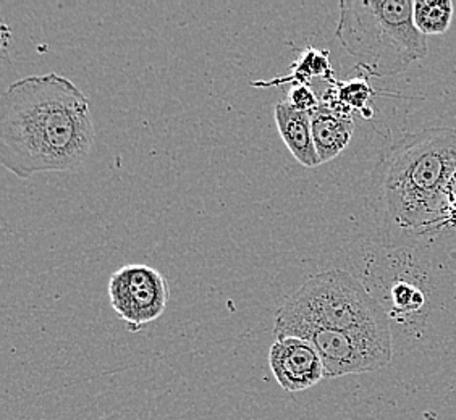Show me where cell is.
Here are the masks:
<instances>
[{
  "instance_id": "cell-1",
  "label": "cell",
  "mask_w": 456,
  "mask_h": 420,
  "mask_svg": "<svg viewBox=\"0 0 456 420\" xmlns=\"http://www.w3.org/2000/svg\"><path fill=\"white\" fill-rule=\"evenodd\" d=\"M93 142L88 97L55 71L17 79L0 97V162L21 180L77 170Z\"/></svg>"
},
{
  "instance_id": "cell-2",
  "label": "cell",
  "mask_w": 456,
  "mask_h": 420,
  "mask_svg": "<svg viewBox=\"0 0 456 420\" xmlns=\"http://www.w3.org/2000/svg\"><path fill=\"white\" fill-rule=\"evenodd\" d=\"M376 186L387 227L428 231L445 217L456 194V130L406 134L386 150Z\"/></svg>"
},
{
  "instance_id": "cell-3",
  "label": "cell",
  "mask_w": 456,
  "mask_h": 420,
  "mask_svg": "<svg viewBox=\"0 0 456 420\" xmlns=\"http://www.w3.org/2000/svg\"><path fill=\"white\" fill-rule=\"evenodd\" d=\"M295 325L348 333L394 352L384 307L348 271H319L293 291L275 314L273 333Z\"/></svg>"
},
{
  "instance_id": "cell-4",
  "label": "cell",
  "mask_w": 456,
  "mask_h": 420,
  "mask_svg": "<svg viewBox=\"0 0 456 420\" xmlns=\"http://www.w3.org/2000/svg\"><path fill=\"white\" fill-rule=\"evenodd\" d=\"M335 36L369 77L400 75L428 55L412 0H342Z\"/></svg>"
},
{
  "instance_id": "cell-5",
  "label": "cell",
  "mask_w": 456,
  "mask_h": 420,
  "mask_svg": "<svg viewBox=\"0 0 456 420\" xmlns=\"http://www.w3.org/2000/svg\"><path fill=\"white\" fill-rule=\"evenodd\" d=\"M109 298L126 330L138 333L166 312L170 288L158 269L132 263L112 273Z\"/></svg>"
},
{
  "instance_id": "cell-6",
  "label": "cell",
  "mask_w": 456,
  "mask_h": 420,
  "mask_svg": "<svg viewBox=\"0 0 456 420\" xmlns=\"http://www.w3.org/2000/svg\"><path fill=\"white\" fill-rule=\"evenodd\" d=\"M279 336H297L311 343L316 348L322 364L325 378L356 376L387 368L394 352L379 348L348 333L335 332L309 325H295L273 333Z\"/></svg>"
},
{
  "instance_id": "cell-7",
  "label": "cell",
  "mask_w": 456,
  "mask_h": 420,
  "mask_svg": "<svg viewBox=\"0 0 456 420\" xmlns=\"http://www.w3.org/2000/svg\"><path fill=\"white\" fill-rule=\"evenodd\" d=\"M269 366L277 384L289 393L305 392L325 378L324 364L311 343L279 336L269 350Z\"/></svg>"
},
{
  "instance_id": "cell-8",
  "label": "cell",
  "mask_w": 456,
  "mask_h": 420,
  "mask_svg": "<svg viewBox=\"0 0 456 420\" xmlns=\"http://www.w3.org/2000/svg\"><path fill=\"white\" fill-rule=\"evenodd\" d=\"M273 118L281 141L289 148L291 156L307 168L321 166L313 138L311 114L297 110L287 101H279L273 109Z\"/></svg>"
},
{
  "instance_id": "cell-9",
  "label": "cell",
  "mask_w": 456,
  "mask_h": 420,
  "mask_svg": "<svg viewBox=\"0 0 456 420\" xmlns=\"http://www.w3.org/2000/svg\"><path fill=\"white\" fill-rule=\"evenodd\" d=\"M311 125L321 166L340 156L350 144L354 132V122L351 117L340 114L324 104H319L311 112Z\"/></svg>"
},
{
  "instance_id": "cell-10",
  "label": "cell",
  "mask_w": 456,
  "mask_h": 420,
  "mask_svg": "<svg viewBox=\"0 0 456 420\" xmlns=\"http://www.w3.org/2000/svg\"><path fill=\"white\" fill-rule=\"evenodd\" d=\"M313 78H325L334 81V71L329 63V51H316L307 47L305 52L299 55L298 61L293 63L291 73L289 77H281L275 81L267 83H255V86H277L283 83L289 85H307V81Z\"/></svg>"
},
{
  "instance_id": "cell-11",
  "label": "cell",
  "mask_w": 456,
  "mask_h": 420,
  "mask_svg": "<svg viewBox=\"0 0 456 420\" xmlns=\"http://www.w3.org/2000/svg\"><path fill=\"white\" fill-rule=\"evenodd\" d=\"M414 25L422 35L436 36L447 33L453 20L452 0H418L412 10Z\"/></svg>"
},
{
  "instance_id": "cell-12",
  "label": "cell",
  "mask_w": 456,
  "mask_h": 420,
  "mask_svg": "<svg viewBox=\"0 0 456 420\" xmlns=\"http://www.w3.org/2000/svg\"><path fill=\"white\" fill-rule=\"evenodd\" d=\"M392 299L394 307L400 312H414L424 304L421 291L410 283H396L392 288Z\"/></svg>"
},
{
  "instance_id": "cell-13",
  "label": "cell",
  "mask_w": 456,
  "mask_h": 420,
  "mask_svg": "<svg viewBox=\"0 0 456 420\" xmlns=\"http://www.w3.org/2000/svg\"><path fill=\"white\" fill-rule=\"evenodd\" d=\"M291 107H295L297 110L301 112H313L314 109L319 107V101H317L316 94L313 93V89L309 88L307 85H295L291 91L289 93V97L285 99Z\"/></svg>"
}]
</instances>
